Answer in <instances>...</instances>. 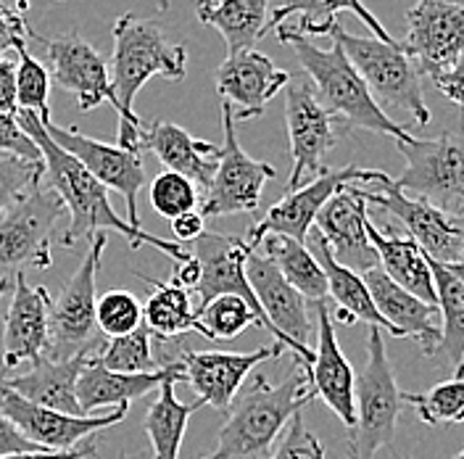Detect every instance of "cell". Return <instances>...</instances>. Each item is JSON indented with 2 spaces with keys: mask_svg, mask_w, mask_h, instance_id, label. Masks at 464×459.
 <instances>
[{
  "mask_svg": "<svg viewBox=\"0 0 464 459\" xmlns=\"http://www.w3.org/2000/svg\"><path fill=\"white\" fill-rule=\"evenodd\" d=\"M16 119H19V127L34 141L40 156H43L45 177H48V188L63 201L66 211H69V228L61 235V240H58L63 249H74V246H77L80 240H85V238L87 243H90L98 232L116 230L119 235H124V238L130 240L132 249L153 246V249H159L161 254H167L172 261H179V264H185V261L193 259V254L185 251L179 243L164 240V238H156L153 232H145L143 228H135V225H130L127 220H121L114 211L111 201H109V188L101 185V182L87 172L85 167H82L72 153H66V151L45 132V127H43V122L37 119V114L19 109V112H16Z\"/></svg>",
  "mask_w": 464,
  "mask_h": 459,
  "instance_id": "1",
  "label": "cell"
},
{
  "mask_svg": "<svg viewBox=\"0 0 464 459\" xmlns=\"http://www.w3.org/2000/svg\"><path fill=\"white\" fill-rule=\"evenodd\" d=\"M114 51H111V87L119 103V148L143 153L145 124L135 114V95L140 87L164 77L182 83L188 72V48L172 43L153 19H140L135 14H121L114 22Z\"/></svg>",
  "mask_w": 464,
  "mask_h": 459,
  "instance_id": "2",
  "label": "cell"
},
{
  "mask_svg": "<svg viewBox=\"0 0 464 459\" xmlns=\"http://www.w3.org/2000/svg\"><path fill=\"white\" fill-rule=\"evenodd\" d=\"M314 399L309 367L298 359L293 373L277 386L259 373L248 388H240L217 433L214 452L201 459H266L290 420Z\"/></svg>",
  "mask_w": 464,
  "mask_h": 459,
  "instance_id": "3",
  "label": "cell"
},
{
  "mask_svg": "<svg viewBox=\"0 0 464 459\" xmlns=\"http://www.w3.org/2000/svg\"><path fill=\"white\" fill-rule=\"evenodd\" d=\"M277 37L293 48L306 80L314 87L317 101L343 130H370L391 135L393 141L409 135V127L396 124L385 114V109H380L370 87L364 85L338 43H333V48H317L306 34H298L285 24L277 27Z\"/></svg>",
  "mask_w": 464,
  "mask_h": 459,
  "instance_id": "4",
  "label": "cell"
},
{
  "mask_svg": "<svg viewBox=\"0 0 464 459\" xmlns=\"http://www.w3.org/2000/svg\"><path fill=\"white\" fill-rule=\"evenodd\" d=\"M333 43L343 48L346 58L370 87L372 98L382 106L401 109L417 124H430V109L422 98L420 72L406 56L401 43H380L375 37H359L343 29L341 22L330 27Z\"/></svg>",
  "mask_w": 464,
  "mask_h": 459,
  "instance_id": "5",
  "label": "cell"
},
{
  "mask_svg": "<svg viewBox=\"0 0 464 459\" xmlns=\"http://www.w3.org/2000/svg\"><path fill=\"white\" fill-rule=\"evenodd\" d=\"M353 399L356 423L348 431V459H375L380 449L393 444L401 415V391L380 327H370L367 333V365L356 377Z\"/></svg>",
  "mask_w": 464,
  "mask_h": 459,
  "instance_id": "6",
  "label": "cell"
},
{
  "mask_svg": "<svg viewBox=\"0 0 464 459\" xmlns=\"http://www.w3.org/2000/svg\"><path fill=\"white\" fill-rule=\"evenodd\" d=\"M404 172L393 180L399 190L425 199L435 209L464 222V138L443 132L435 141L406 135L396 141Z\"/></svg>",
  "mask_w": 464,
  "mask_h": 459,
  "instance_id": "7",
  "label": "cell"
},
{
  "mask_svg": "<svg viewBox=\"0 0 464 459\" xmlns=\"http://www.w3.org/2000/svg\"><path fill=\"white\" fill-rule=\"evenodd\" d=\"M109 246V235L98 232L87 243L85 259L74 269V275L63 283L56 298H51L48 330L51 341L45 356L51 359H72L80 354H92L101 346V330L95 325V280L101 269V259Z\"/></svg>",
  "mask_w": 464,
  "mask_h": 459,
  "instance_id": "8",
  "label": "cell"
},
{
  "mask_svg": "<svg viewBox=\"0 0 464 459\" xmlns=\"http://www.w3.org/2000/svg\"><path fill=\"white\" fill-rule=\"evenodd\" d=\"M66 206L51 188L37 185L0 217V280L53 264V230Z\"/></svg>",
  "mask_w": 464,
  "mask_h": 459,
  "instance_id": "9",
  "label": "cell"
},
{
  "mask_svg": "<svg viewBox=\"0 0 464 459\" xmlns=\"http://www.w3.org/2000/svg\"><path fill=\"white\" fill-rule=\"evenodd\" d=\"M222 132L225 143L219 148V164L201 196L203 220H219L230 214H251L261 203L264 185L277 177V170L243 151L235 132V116L230 103L222 101Z\"/></svg>",
  "mask_w": 464,
  "mask_h": 459,
  "instance_id": "10",
  "label": "cell"
},
{
  "mask_svg": "<svg viewBox=\"0 0 464 459\" xmlns=\"http://www.w3.org/2000/svg\"><path fill=\"white\" fill-rule=\"evenodd\" d=\"M385 172L380 170H362V167H341V170H324L312 182H304L298 190L285 193L275 203L254 228L248 230L246 243L256 251L266 235H288L298 243L309 240V232L317 222L319 211L335 193H341L351 182H377Z\"/></svg>",
  "mask_w": 464,
  "mask_h": 459,
  "instance_id": "11",
  "label": "cell"
},
{
  "mask_svg": "<svg viewBox=\"0 0 464 459\" xmlns=\"http://www.w3.org/2000/svg\"><path fill=\"white\" fill-rule=\"evenodd\" d=\"M380 190H362L364 201L380 206L391 217H396L409 238L425 251V257L440 264H464V222L457 217H449L446 211L435 209L425 199L409 196L393 185V180L385 174L375 182Z\"/></svg>",
  "mask_w": 464,
  "mask_h": 459,
  "instance_id": "12",
  "label": "cell"
},
{
  "mask_svg": "<svg viewBox=\"0 0 464 459\" xmlns=\"http://www.w3.org/2000/svg\"><path fill=\"white\" fill-rule=\"evenodd\" d=\"M338 122L324 112L314 87L306 77H290L285 85V127L293 167L288 174V190H298L309 174H322L327 153L338 143Z\"/></svg>",
  "mask_w": 464,
  "mask_h": 459,
  "instance_id": "13",
  "label": "cell"
},
{
  "mask_svg": "<svg viewBox=\"0 0 464 459\" xmlns=\"http://www.w3.org/2000/svg\"><path fill=\"white\" fill-rule=\"evenodd\" d=\"M246 278L266 322L275 330V341L290 348L295 359L309 367L314 362V348L309 346V338L314 333V325L306 312L309 301L259 251H254L246 261Z\"/></svg>",
  "mask_w": 464,
  "mask_h": 459,
  "instance_id": "14",
  "label": "cell"
},
{
  "mask_svg": "<svg viewBox=\"0 0 464 459\" xmlns=\"http://www.w3.org/2000/svg\"><path fill=\"white\" fill-rule=\"evenodd\" d=\"M406 24L401 45L420 77L440 74L464 54V0H414Z\"/></svg>",
  "mask_w": 464,
  "mask_h": 459,
  "instance_id": "15",
  "label": "cell"
},
{
  "mask_svg": "<svg viewBox=\"0 0 464 459\" xmlns=\"http://www.w3.org/2000/svg\"><path fill=\"white\" fill-rule=\"evenodd\" d=\"M127 412L130 406H116L114 412H103V415L72 417V415H61L56 409H45V406L22 399L19 394L5 388L0 380V415L8 417L16 425V431L40 449H53V452L74 449L82 441L92 438L95 433L119 425L127 417Z\"/></svg>",
  "mask_w": 464,
  "mask_h": 459,
  "instance_id": "16",
  "label": "cell"
},
{
  "mask_svg": "<svg viewBox=\"0 0 464 459\" xmlns=\"http://www.w3.org/2000/svg\"><path fill=\"white\" fill-rule=\"evenodd\" d=\"M43 127L101 185H106L109 190H116L127 201V222L140 228L138 196H140V188L145 185V167L140 153L124 151L119 145L101 143V141H95L90 135H82L77 127H58L53 122H45Z\"/></svg>",
  "mask_w": 464,
  "mask_h": 459,
  "instance_id": "17",
  "label": "cell"
},
{
  "mask_svg": "<svg viewBox=\"0 0 464 459\" xmlns=\"http://www.w3.org/2000/svg\"><path fill=\"white\" fill-rule=\"evenodd\" d=\"M29 37L43 43L51 77L77 98L82 112H92L101 103H111L119 112L111 77H109V61L82 34L69 32L58 37H40L37 32H32Z\"/></svg>",
  "mask_w": 464,
  "mask_h": 459,
  "instance_id": "18",
  "label": "cell"
},
{
  "mask_svg": "<svg viewBox=\"0 0 464 459\" xmlns=\"http://www.w3.org/2000/svg\"><path fill=\"white\" fill-rule=\"evenodd\" d=\"M288 351L277 341L272 346H261L256 351H182L179 365L185 373V383H190L193 394L198 396L203 406H211L222 415H227L230 404L240 394L246 377L254 367H259L269 359L283 356Z\"/></svg>",
  "mask_w": 464,
  "mask_h": 459,
  "instance_id": "19",
  "label": "cell"
},
{
  "mask_svg": "<svg viewBox=\"0 0 464 459\" xmlns=\"http://www.w3.org/2000/svg\"><path fill=\"white\" fill-rule=\"evenodd\" d=\"M254 254V249L237 238V235H227V232H203L201 238L193 243V259L198 261V283L193 288V293H198L203 304H208L217 296H237L243 298L254 315L259 319V327L272 330V325L266 322V317L261 312L259 301L254 296V290L248 286L246 278V261Z\"/></svg>",
  "mask_w": 464,
  "mask_h": 459,
  "instance_id": "20",
  "label": "cell"
},
{
  "mask_svg": "<svg viewBox=\"0 0 464 459\" xmlns=\"http://www.w3.org/2000/svg\"><path fill=\"white\" fill-rule=\"evenodd\" d=\"M214 83L222 101L230 103L235 119H254L288 85L290 74L259 51H240L227 54L217 66Z\"/></svg>",
  "mask_w": 464,
  "mask_h": 459,
  "instance_id": "21",
  "label": "cell"
},
{
  "mask_svg": "<svg viewBox=\"0 0 464 459\" xmlns=\"http://www.w3.org/2000/svg\"><path fill=\"white\" fill-rule=\"evenodd\" d=\"M51 293L45 286H29L27 272L14 278V298L3 327V367L14 370L24 362H37L45 356L51 330Z\"/></svg>",
  "mask_w": 464,
  "mask_h": 459,
  "instance_id": "22",
  "label": "cell"
},
{
  "mask_svg": "<svg viewBox=\"0 0 464 459\" xmlns=\"http://www.w3.org/2000/svg\"><path fill=\"white\" fill-rule=\"evenodd\" d=\"M367 201L359 188L335 193L317 217V232L327 240L333 259L359 275L377 267V254L367 238Z\"/></svg>",
  "mask_w": 464,
  "mask_h": 459,
  "instance_id": "23",
  "label": "cell"
},
{
  "mask_svg": "<svg viewBox=\"0 0 464 459\" xmlns=\"http://www.w3.org/2000/svg\"><path fill=\"white\" fill-rule=\"evenodd\" d=\"M317 307V348H314V362L309 365V377H312V391L314 396L327 404L348 431L356 423V375L353 367L343 356L338 336H335V322L324 301L314 304Z\"/></svg>",
  "mask_w": 464,
  "mask_h": 459,
  "instance_id": "24",
  "label": "cell"
},
{
  "mask_svg": "<svg viewBox=\"0 0 464 459\" xmlns=\"http://www.w3.org/2000/svg\"><path fill=\"white\" fill-rule=\"evenodd\" d=\"M362 278H364V286H367L372 301H375V309L388 322L391 336H396V338L414 336L422 346V351L428 356H435L438 344H440V312H438V304L420 301L417 296H411L399 283H393L380 267H372Z\"/></svg>",
  "mask_w": 464,
  "mask_h": 459,
  "instance_id": "25",
  "label": "cell"
},
{
  "mask_svg": "<svg viewBox=\"0 0 464 459\" xmlns=\"http://www.w3.org/2000/svg\"><path fill=\"white\" fill-rule=\"evenodd\" d=\"M90 356L92 354H80L72 359L43 356V359L32 362V367L24 375L0 377V380L5 388H11L14 394H19L22 399L37 404V406L56 409L61 415H72V417H87L77 402V380L85 370Z\"/></svg>",
  "mask_w": 464,
  "mask_h": 459,
  "instance_id": "26",
  "label": "cell"
},
{
  "mask_svg": "<svg viewBox=\"0 0 464 459\" xmlns=\"http://www.w3.org/2000/svg\"><path fill=\"white\" fill-rule=\"evenodd\" d=\"M182 365L169 359L161 370L145 375H124L106 370L95 354L87 359L85 370L77 380V402L82 415H103L106 406H130V402L143 399L150 391H159V386L169 377L179 373Z\"/></svg>",
  "mask_w": 464,
  "mask_h": 459,
  "instance_id": "27",
  "label": "cell"
},
{
  "mask_svg": "<svg viewBox=\"0 0 464 459\" xmlns=\"http://www.w3.org/2000/svg\"><path fill=\"white\" fill-rule=\"evenodd\" d=\"M143 148L156 153V159L167 167V172L188 177L201 190V196L206 193L211 177L217 172V164H219L217 145L201 141L169 122H148Z\"/></svg>",
  "mask_w": 464,
  "mask_h": 459,
  "instance_id": "28",
  "label": "cell"
},
{
  "mask_svg": "<svg viewBox=\"0 0 464 459\" xmlns=\"http://www.w3.org/2000/svg\"><path fill=\"white\" fill-rule=\"evenodd\" d=\"M367 238L377 254L380 269L399 286L417 296L425 304H438L435 298V280L430 269V259L425 251L406 235H391L377 228L372 220H367Z\"/></svg>",
  "mask_w": 464,
  "mask_h": 459,
  "instance_id": "29",
  "label": "cell"
},
{
  "mask_svg": "<svg viewBox=\"0 0 464 459\" xmlns=\"http://www.w3.org/2000/svg\"><path fill=\"white\" fill-rule=\"evenodd\" d=\"M353 14L367 29H372V37L380 43H396L393 34L382 27V22L362 3V0H283L277 8H272V16L266 19V32L285 24L290 16H301L298 27H293L298 34H330V27L338 22V14Z\"/></svg>",
  "mask_w": 464,
  "mask_h": 459,
  "instance_id": "30",
  "label": "cell"
},
{
  "mask_svg": "<svg viewBox=\"0 0 464 459\" xmlns=\"http://www.w3.org/2000/svg\"><path fill=\"white\" fill-rule=\"evenodd\" d=\"M138 278L148 283V298L143 304V325L159 341L182 338L185 333H203L198 312L190 304V290L177 283H159L138 272Z\"/></svg>",
  "mask_w": 464,
  "mask_h": 459,
  "instance_id": "31",
  "label": "cell"
},
{
  "mask_svg": "<svg viewBox=\"0 0 464 459\" xmlns=\"http://www.w3.org/2000/svg\"><path fill=\"white\" fill-rule=\"evenodd\" d=\"M196 14L203 24L222 34L227 54H240L254 51L266 34L269 0H217L208 5H196Z\"/></svg>",
  "mask_w": 464,
  "mask_h": 459,
  "instance_id": "32",
  "label": "cell"
},
{
  "mask_svg": "<svg viewBox=\"0 0 464 459\" xmlns=\"http://www.w3.org/2000/svg\"><path fill=\"white\" fill-rule=\"evenodd\" d=\"M185 383V373L169 375L159 386L156 402L148 406L145 412L143 428L150 438V446L156 452V459H179V446L188 431V420L201 409L203 404L196 399L193 404H182L174 394V386Z\"/></svg>",
  "mask_w": 464,
  "mask_h": 459,
  "instance_id": "33",
  "label": "cell"
},
{
  "mask_svg": "<svg viewBox=\"0 0 464 459\" xmlns=\"http://www.w3.org/2000/svg\"><path fill=\"white\" fill-rule=\"evenodd\" d=\"M309 235H312V254L317 257V261L322 264V269H324V278H327V296L335 298L338 309H341V312H348L356 322L362 319V322H367L370 327H380V330H388V333H391L388 322H385V319L380 317V312L375 309V301H372L370 290L364 286V278H362L359 272H353V269L341 267V264L333 259V251H330L327 240L319 235L317 230L309 232Z\"/></svg>",
  "mask_w": 464,
  "mask_h": 459,
  "instance_id": "34",
  "label": "cell"
},
{
  "mask_svg": "<svg viewBox=\"0 0 464 459\" xmlns=\"http://www.w3.org/2000/svg\"><path fill=\"white\" fill-rule=\"evenodd\" d=\"M264 246V257L269 259L277 272L295 288L306 301L319 304L327 298V278L324 269L312 254V249L306 243H298L288 235H266L261 240Z\"/></svg>",
  "mask_w": 464,
  "mask_h": 459,
  "instance_id": "35",
  "label": "cell"
},
{
  "mask_svg": "<svg viewBox=\"0 0 464 459\" xmlns=\"http://www.w3.org/2000/svg\"><path fill=\"white\" fill-rule=\"evenodd\" d=\"M430 269L440 312V344L435 354H443L449 359L454 377H464V286L440 261L430 259Z\"/></svg>",
  "mask_w": 464,
  "mask_h": 459,
  "instance_id": "36",
  "label": "cell"
},
{
  "mask_svg": "<svg viewBox=\"0 0 464 459\" xmlns=\"http://www.w3.org/2000/svg\"><path fill=\"white\" fill-rule=\"evenodd\" d=\"M95 359L111 370V373H124V375H145L161 370L164 365L156 362L153 356V341H150V330L140 325L138 330L127 333V336H119V338H109V344L101 348V354H95Z\"/></svg>",
  "mask_w": 464,
  "mask_h": 459,
  "instance_id": "37",
  "label": "cell"
},
{
  "mask_svg": "<svg viewBox=\"0 0 464 459\" xmlns=\"http://www.w3.org/2000/svg\"><path fill=\"white\" fill-rule=\"evenodd\" d=\"M428 425H464V377L438 383L425 394H401Z\"/></svg>",
  "mask_w": 464,
  "mask_h": 459,
  "instance_id": "38",
  "label": "cell"
},
{
  "mask_svg": "<svg viewBox=\"0 0 464 459\" xmlns=\"http://www.w3.org/2000/svg\"><path fill=\"white\" fill-rule=\"evenodd\" d=\"M198 322L203 327L201 336L208 341H232L246 327L259 325L254 309L237 296H217L198 307Z\"/></svg>",
  "mask_w": 464,
  "mask_h": 459,
  "instance_id": "39",
  "label": "cell"
},
{
  "mask_svg": "<svg viewBox=\"0 0 464 459\" xmlns=\"http://www.w3.org/2000/svg\"><path fill=\"white\" fill-rule=\"evenodd\" d=\"M16 101L19 109L37 114L43 124L51 122V72L29 54L27 45L16 51Z\"/></svg>",
  "mask_w": 464,
  "mask_h": 459,
  "instance_id": "40",
  "label": "cell"
},
{
  "mask_svg": "<svg viewBox=\"0 0 464 459\" xmlns=\"http://www.w3.org/2000/svg\"><path fill=\"white\" fill-rule=\"evenodd\" d=\"M148 199H150V209L164 220H177L188 211H198V206H201L198 188L188 177L167 172V170L153 177Z\"/></svg>",
  "mask_w": 464,
  "mask_h": 459,
  "instance_id": "41",
  "label": "cell"
},
{
  "mask_svg": "<svg viewBox=\"0 0 464 459\" xmlns=\"http://www.w3.org/2000/svg\"><path fill=\"white\" fill-rule=\"evenodd\" d=\"M95 325L101 336L119 338L143 325V304L130 290H109L95 304Z\"/></svg>",
  "mask_w": 464,
  "mask_h": 459,
  "instance_id": "42",
  "label": "cell"
},
{
  "mask_svg": "<svg viewBox=\"0 0 464 459\" xmlns=\"http://www.w3.org/2000/svg\"><path fill=\"white\" fill-rule=\"evenodd\" d=\"M43 177H45L43 161H24L0 153V217L22 196H27L29 190L43 185Z\"/></svg>",
  "mask_w": 464,
  "mask_h": 459,
  "instance_id": "43",
  "label": "cell"
},
{
  "mask_svg": "<svg viewBox=\"0 0 464 459\" xmlns=\"http://www.w3.org/2000/svg\"><path fill=\"white\" fill-rule=\"evenodd\" d=\"M266 459H324V446L319 444L317 435L306 428L304 415L298 412L288 423L277 449H272V454Z\"/></svg>",
  "mask_w": 464,
  "mask_h": 459,
  "instance_id": "44",
  "label": "cell"
},
{
  "mask_svg": "<svg viewBox=\"0 0 464 459\" xmlns=\"http://www.w3.org/2000/svg\"><path fill=\"white\" fill-rule=\"evenodd\" d=\"M0 153L16 156L24 161H43L34 141L19 127L16 114H0Z\"/></svg>",
  "mask_w": 464,
  "mask_h": 459,
  "instance_id": "45",
  "label": "cell"
},
{
  "mask_svg": "<svg viewBox=\"0 0 464 459\" xmlns=\"http://www.w3.org/2000/svg\"><path fill=\"white\" fill-rule=\"evenodd\" d=\"M29 34L32 29L27 27L24 14L14 3L0 0V56H8L11 51L16 54L22 45H27Z\"/></svg>",
  "mask_w": 464,
  "mask_h": 459,
  "instance_id": "46",
  "label": "cell"
},
{
  "mask_svg": "<svg viewBox=\"0 0 464 459\" xmlns=\"http://www.w3.org/2000/svg\"><path fill=\"white\" fill-rule=\"evenodd\" d=\"M433 85L440 90V95L451 103H457L459 109H464V54L449 69H443L440 74L430 77Z\"/></svg>",
  "mask_w": 464,
  "mask_h": 459,
  "instance_id": "47",
  "label": "cell"
},
{
  "mask_svg": "<svg viewBox=\"0 0 464 459\" xmlns=\"http://www.w3.org/2000/svg\"><path fill=\"white\" fill-rule=\"evenodd\" d=\"M16 61L0 56V114H16Z\"/></svg>",
  "mask_w": 464,
  "mask_h": 459,
  "instance_id": "48",
  "label": "cell"
},
{
  "mask_svg": "<svg viewBox=\"0 0 464 459\" xmlns=\"http://www.w3.org/2000/svg\"><path fill=\"white\" fill-rule=\"evenodd\" d=\"M19 452H45L40 446H34L32 441H27L22 433L16 431V425L0 415V457L5 454H19Z\"/></svg>",
  "mask_w": 464,
  "mask_h": 459,
  "instance_id": "49",
  "label": "cell"
},
{
  "mask_svg": "<svg viewBox=\"0 0 464 459\" xmlns=\"http://www.w3.org/2000/svg\"><path fill=\"white\" fill-rule=\"evenodd\" d=\"M98 459V444L87 438L85 444L74 446V449H66V452H53V449H45V452H19V454H5L0 459Z\"/></svg>",
  "mask_w": 464,
  "mask_h": 459,
  "instance_id": "50",
  "label": "cell"
},
{
  "mask_svg": "<svg viewBox=\"0 0 464 459\" xmlns=\"http://www.w3.org/2000/svg\"><path fill=\"white\" fill-rule=\"evenodd\" d=\"M206 220L201 217V211H188L182 217L172 220V232H174V243H196L206 232Z\"/></svg>",
  "mask_w": 464,
  "mask_h": 459,
  "instance_id": "51",
  "label": "cell"
},
{
  "mask_svg": "<svg viewBox=\"0 0 464 459\" xmlns=\"http://www.w3.org/2000/svg\"><path fill=\"white\" fill-rule=\"evenodd\" d=\"M446 267H449V272L464 286V264H446Z\"/></svg>",
  "mask_w": 464,
  "mask_h": 459,
  "instance_id": "52",
  "label": "cell"
},
{
  "mask_svg": "<svg viewBox=\"0 0 464 459\" xmlns=\"http://www.w3.org/2000/svg\"><path fill=\"white\" fill-rule=\"evenodd\" d=\"M11 288H14V280H0V298H3Z\"/></svg>",
  "mask_w": 464,
  "mask_h": 459,
  "instance_id": "53",
  "label": "cell"
},
{
  "mask_svg": "<svg viewBox=\"0 0 464 459\" xmlns=\"http://www.w3.org/2000/svg\"><path fill=\"white\" fill-rule=\"evenodd\" d=\"M14 5H16V8H19L22 14H27V11H29V0H14Z\"/></svg>",
  "mask_w": 464,
  "mask_h": 459,
  "instance_id": "54",
  "label": "cell"
},
{
  "mask_svg": "<svg viewBox=\"0 0 464 459\" xmlns=\"http://www.w3.org/2000/svg\"><path fill=\"white\" fill-rule=\"evenodd\" d=\"M208 3H217V0H198V5H208Z\"/></svg>",
  "mask_w": 464,
  "mask_h": 459,
  "instance_id": "55",
  "label": "cell"
},
{
  "mask_svg": "<svg viewBox=\"0 0 464 459\" xmlns=\"http://www.w3.org/2000/svg\"><path fill=\"white\" fill-rule=\"evenodd\" d=\"M454 459H464V449H462V452H459V454H457V457H454Z\"/></svg>",
  "mask_w": 464,
  "mask_h": 459,
  "instance_id": "56",
  "label": "cell"
},
{
  "mask_svg": "<svg viewBox=\"0 0 464 459\" xmlns=\"http://www.w3.org/2000/svg\"><path fill=\"white\" fill-rule=\"evenodd\" d=\"M119 459H127V457H124V454H119Z\"/></svg>",
  "mask_w": 464,
  "mask_h": 459,
  "instance_id": "57",
  "label": "cell"
}]
</instances>
